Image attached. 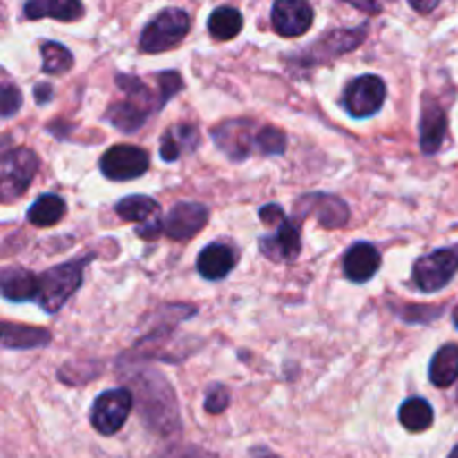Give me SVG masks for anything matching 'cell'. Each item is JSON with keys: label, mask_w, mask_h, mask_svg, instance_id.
Wrapping results in <instances>:
<instances>
[{"label": "cell", "mask_w": 458, "mask_h": 458, "mask_svg": "<svg viewBox=\"0 0 458 458\" xmlns=\"http://www.w3.org/2000/svg\"><path fill=\"white\" fill-rule=\"evenodd\" d=\"M134 387L139 389V407L141 419L150 425L155 432L170 434L182 425L177 414V403L170 385L155 371L134 376Z\"/></svg>", "instance_id": "6da1fadb"}, {"label": "cell", "mask_w": 458, "mask_h": 458, "mask_svg": "<svg viewBox=\"0 0 458 458\" xmlns=\"http://www.w3.org/2000/svg\"><path fill=\"white\" fill-rule=\"evenodd\" d=\"M380 264H383L380 250L374 244H369V242H358V244L349 246V250L343 258L344 276L352 282H356V284L369 282L378 273Z\"/></svg>", "instance_id": "4fadbf2b"}, {"label": "cell", "mask_w": 458, "mask_h": 458, "mask_svg": "<svg viewBox=\"0 0 458 458\" xmlns=\"http://www.w3.org/2000/svg\"><path fill=\"white\" fill-rule=\"evenodd\" d=\"M411 9H416V12L420 13H429L434 12V9L438 7V0H432V3H420V0H411Z\"/></svg>", "instance_id": "8d00e7d4"}, {"label": "cell", "mask_w": 458, "mask_h": 458, "mask_svg": "<svg viewBox=\"0 0 458 458\" xmlns=\"http://www.w3.org/2000/svg\"><path fill=\"white\" fill-rule=\"evenodd\" d=\"M92 258L72 259V262L58 264V267L47 268L38 276V304L43 311L56 313L61 311L63 304L79 291L83 282V268Z\"/></svg>", "instance_id": "7a4b0ae2"}, {"label": "cell", "mask_w": 458, "mask_h": 458, "mask_svg": "<svg viewBox=\"0 0 458 458\" xmlns=\"http://www.w3.org/2000/svg\"><path fill=\"white\" fill-rule=\"evenodd\" d=\"M259 249L267 258L276 259V262H293L302 250V242H300V228L298 224L284 219L277 226L276 235H264L259 240Z\"/></svg>", "instance_id": "5bb4252c"}, {"label": "cell", "mask_w": 458, "mask_h": 458, "mask_svg": "<svg viewBox=\"0 0 458 458\" xmlns=\"http://www.w3.org/2000/svg\"><path fill=\"white\" fill-rule=\"evenodd\" d=\"M85 7L76 0H30L25 4V16L30 21H40V18H56V21L72 22L83 18Z\"/></svg>", "instance_id": "ffe728a7"}, {"label": "cell", "mask_w": 458, "mask_h": 458, "mask_svg": "<svg viewBox=\"0 0 458 458\" xmlns=\"http://www.w3.org/2000/svg\"><path fill=\"white\" fill-rule=\"evenodd\" d=\"M244 18L235 7H217L208 16V31L215 40H233L240 36Z\"/></svg>", "instance_id": "484cf974"}, {"label": "cell", "mask_w": 458, "mask_h": 458, "mask_svg": "<svg viewBox=\"0 0 458 458\" xmlns=\"http://www.w3.org/2000/svg\"><path fill=\"white\" fill-rule=\"evenodd\" d=\"M182 88H183V81L177 72H164V74H159L161 106H165V103H168Z\"/></svg>", "instance_id": "d6a6232c"}, {"label": "cell", "mask_w": 458, "mask_h": 458, "mask_svg": "<svg viewBox=\"0 0 458 458\" xmlns=\"http://www.w3.org/2000/svg\"><path fill=\"white\" fill-rule=\"evenodd\" d=\"M273 30L286 38H295L311 30L313 7L304 0H277L271 9Z\"/></svg>", "instance_id": "8fae6325"}, {"label": "cell", "mask_w": 458, "mask_h": 458, "mask_svg": "<svg viewBox=\"0 0 458 458\" xmlns=\"http://www.w3.org/2000/svg\"><path fill=\"white\" fill-rule=\"evenodd\" d=\"M367 25L353 27V30H338L327 34L325 38H320L318 43H313L307 52H300V61L304 65H318V63H327L335 56H343V54L352 52L353 47L365 40Z\"/></svg>", "instance_id": "9c48e42d"}, {"label": "cell", "mask_w": 458, "mask_h": 458, "mask_svg": "<svg viewBox=\"0 0 458 458\" xmlns=\"http://www.w3.org/2000/svg\"><path fill=\"white\" fill-rule=\"evenodd\" d=\"M398 316L410 325H429L432 320L443 316V307H420V304H410L407 309L398 311Z\"/></svg>", "instance_id": "4dcf8cb0"}, {"label": "cell", "mask_w": 458, "mask_h": 458, "mask_svg": "<svg viewBox=\"0 0 458 458\" xmlns=\"http://www.w3.org/2000/svg\"><path fill=\"white\" fill-rule=\"evenodd\" d=\"M132 405L134 396L125 387L107 389V392L98 394L92 405V411H89L92 428L98 434H103V437H112V434H116L125 425L130 411H132Z\"/></svg>", "instance_id": "8992f818"}, {"label": "cell", "mask_w": 458, "mask_h": 458, "mask_svg": "<svg viewBox=\"0 0 458 458\" xmlns=\"http://www.w3.org/2000/svg\"><path fill=\"white\" fill-rule=\"evenodd\" d=\"M52 97H54L52 85L38 83V85H36V88H34V98H36V103H38V106H45V103H47Z\"/></svg>", "instance_id": "d590c367"}, {"label": "cell", "mask_w": 458, "mask_h": 458, "mask_svg": "<svg viewBox=\"0 0 458 458\" xmlns=\"http://www.w3.org/2000/svg\"><path fill=\"white\" fill-rule=\"evenodd\" d=\"M208 208L199 201H179L164 217V235L170 240H191L208 224Z\"/></svg>", "instance_id": "30bf717a"}, {"label": "cell", "mask_w": 458, "mask_h": 458, "mask_svg": "<svg viewBox=\"0 0 458 458\" xmlns=\"http://www.w3.org/2000/svg\"><path fill=\"white\" fill-rule=\"evenodd\" d=\"M161 206L148 195H130L116 204V215L125 222H134L137 226L159 219Z\"/></svg>", "instance_id": "7402d4cb"}, {"label": "cell", "mask_w": 458, "mask_h": 458, "mask_svg": "<svg viewBox=\"0 0 458 458\" xmlns=\"http://www.w3.org/2000/svg\"><path fill=\"white\" fill-rule=\"evenodd\" d=\"M150 157L143 148L114 146L101 157V173L112 182H132L148 173Z\"/></svg>", "instance_id": "ba28073f"}, {"label": "cell", "mask_w": 458, "mask_h": 458, "mask_svg": "<svg viewBox=\"0 0 458 458\" xmlns=\"http://www.w3.org/2000/svg\"><path fill=\"white\" fill-rule=\"evenodd\" d=\"M255 148L258 152L268 157H276V155H284L286 150V134L282 130L273 128V125H267V128L259 130L255 134Z\"/></svg>", "instance_id": "f1b7e54d"}, {"label": "cell", "mask_w": 458, "mask_h": 458, "mask_svg": "<svg viewBox=\"0 0 458 458\" xmlns=\"http://www.w3.org/2000/svg\"><path fill=\"white\" fill-rule=\"evenodd\" d=\"M52 334L38 327H22L13 322H3V344L4 349H36L47 347Z\"/></svg>", "instance_id": "44dd1931"}, {"label": "cell", "mask_w": 458, "mask_h": 458, "mask_svg": "<svg viewBox=\"0 0 458 458\" xmlns=\"http://www.w3.org/2000/svg\"><path fill=\"white\" fill-rule=\"evenodd\" d=\"M398 420H401V425L407 432L420 434L432 428L434 410L425 398H407L401 405V411H398Z\"/></svg>", "instance_id": "cb8c5ba5"}, {"label": "cell", "mask_w": 458, "mask_h": 458, "mask_svg": "<svg viewBox=\"0 0 458 458\" xmlns=\"http://www.w3.org/2000/svg\"><path fill=\"white\" fill-rule=\"evenodd\" d=\"M447 132L445 110L432 98H425L423 116H420V148L425 155H434L441 150Z\"/></svg>", "instance_id": "2e32d148"}, {"label": "cell", "mask_w": 458, "mask_h": 458, "mask_svg": "<svg viewBox=\"0 0 458 458\" xmlns=\"http://www.w3.org/2000/svg\"><path fill=\"white\" fill-rule=\"evenodd\" d=\"M22 106V94L18 85H13L9 81V76H3V92H0V112H3V119L16 114Z\"/></svg>", "instance_id": "f546056e"}, {"label": "cell", "mask_w": 458, "mask_h": 458, "mask_svg": "<svg viewBox=\"0 0 458 458\" xmlns=\"http://www.w3.org/2000/svg\"><path fill=\"white\" fill-rule=\"evenodd\" d=\"M65 210L67 206L65 201H63V197L54 195V192H45V195H40L38 199L30 206V210H27V219H30L34 226L47 228L61 222Z\"/></svg>", "instance_id": "d4e9b609"}, {"label": "cell", "mask_w": 458, "mask_h": 458, "mask_svg": "<svg viewBox=\"0 0 458 458\" xmlns=\"http://www.w3.org/2000/svg\"><path fill=\"white\" fill-rule=\"evenodd\" d=\"M40 54H43V72L45 74H65V72L72 70L74 65V56H72L70 49L65 45L56 43V40H47L40 47Z\"/></svg>", "instance_id": "83f0119b"}, {"label": "cell", "mask_w": 458, "mask_h": 458, "mask_svg": "<svg viewBox=\"0 0 458 458\" xmlns=\"http://www.w3.org/2000/svg\"><path fill=\"white\" fill-rule=\"evenodd\" d=\"M191 30V16L179 7H168L157 13L141 31L139 49L146 54H159L174 47L186 38Z\"/></svg>", "instance_id": "3957f363"}, {"label": "cell", "mask_w": 458, "mask_h": 458, "mask_svg": "<svg viewBox=\"0 0 458 458\" xmlns=\"http://www.w3.org/2000/svg\"><path fill=\"white\" fill-rule=\"evenodd\" d=\"M237 250L226 244H208L197 258V271L204 280H224L235 268Z\"/></svg>", "instance_id": "e0dca14e"}, {"label": "cell", "mask_w": 458, "mask_h": 458, "mask_svg": "<svg viewBox=\"0 0 458 458\" xmlns=\"http://www.w3.org/2000/svg\"><path fill=\"white\" fill-rule=\"evenodd\" d=\"M148 114H150V112L143 110L141 106H137V103L132 101H125V103H114V106L107 110L106 116L116 130H121V132L125 134H132L146 123Z\"/></svg>", "instance_id": "4316f807"}, {"label": "cell", "mask_w": 458, "mask_h": 458, "mask_svg": "<svg viewBox=\"0 0 458 458\" xmlns=\"http://www.w3.org/2000/svg\"><path fill=\"white\" fill-rule=\"evenodd\" d=\"M259 219H262L264 224H277V226H280V224L286 219V215L284 210H282V206L268 204L259 210Z\"/></svg>", "instance_id": "836d02e7"}, {"label": "cell", "mask_w": 458, "mask_h": 458, "mask_svg": "<svg viewBox=\"0 0 458 458\" xmlns=\"http://www.w3.org/2000/svg\"><path fill=\"white\" fill-rule=\"evenodd\" d=\"M458 273V244L423 255L414 264V284L423 293L445 289Z\"/></svg>", "instance_id": "5b68a950"}, {"label": "cell", "mask_w": 458, "mask_h": 458, "mask_svg": "<svg viewBox=\"0 0 458 458\" xmlns=\"http://www.w3.org/2000/svg\"><path fill=\"white\" fill-rule=\"evenodd\" d=\"M213 141L217 143L219 150L233 161H242L250 155V148L255 146L253 123L246 119L226 121L219 128L213 130Z\"/></svg>", "instance_id": "7c38bea8"}, {"label": "cell", "mask_w": 458, "mask_h": 458, "mask_svg": "<svg viewBox=\"0 0 458 458\" xmlns=\"http://www.w3.org/2000/svg\"><path fill=\"white\" fill-rule=\"evenodd\" d=\"M197 146H199V130L192 123H177L165 130V134L161 137L159 155L161 159L173 164L182 155H188V152L195 150Z\"/></svg>", "instance_id": "ac0fdd59"}, {"label": "cell", "mask_w": 458, "mask_h": 458, "mask_svg": "<svg viewBox=\"0 0 458 458\" xmlns=\"http://www.w3.org/2000/svg\"><path fill=\"white\" fill-rule=\"evenodd\" d=\"M447 458H458V445L454 447V450L450 452V456H447Z\"/></svg>", "instance_id": "60d3db41"}, {"label": "cell", "mask_w": 458, "mask_h": 458, "mask_svg": "<svg viewBox=\"0 0 458 458\" xmlns=\"http://www.w3.org/2000/svg\"><path fill=\"white\" fill-rule=\"evenodd\" d=\"M228 405H231V394H228V389L224 385H213L208 389V394H206V411L208 414H222Z\"/></svg>", "instance_id": "1f68e13d"}, {"label": "cell", "mask_w": 458, "mask_h": 458, "mask_svg": "<svg viewBox=\"0 0 458 458\" xmlns=\"http://www.w3.org/2000/svg\"><path fill=\"white\" fill-rule=\"evenodd\" d=\"M0 286H3V298L9 302H27V300L38 298V277L27 268H3Z\"/></svg>", "instance_id": "d6986e66"}, {"label": "cell", "mask_w": 458, "mask_h": 458, "mask_svg": "<svg viewBox=\"0 0 458 458\" xmlns=\"http://www.w3.org/2000/svg\"><path fill=\"white\" fill-rule=\"evenodd\" d=\"M250 458H282V456H277L276 452H271L268 447H253V450H250Z\"/></svg>", "instance_id": "74e56055"}, {"label": "cell", "mask_w": 458, "mask_h": 458, "mask_svg": "<svg viewBox=\"0 0 458 458\" xmlns=\"http://www.w3.org/2000/svg\"><path fill=\"white\" fill-rule=\"evenodd\" d=\"M164 458H217L208 452L199 450V447H183V450H173L168 452Z\"/></svg>", "instance_id": "e575fe53"}, {"label": "cell", "mask_w": 458, "mask_h": 458, "mask_svg": "<svg viewBox=\"0 0 458 458\" xmlns=\"http://www.w3.org/2000/svg\"><path fill=\"white\" fill-rule=\"evenodd\" d=\"M387 98V85L380 76L362 74L347 85L343 94V107L353 119H369L378 114Z\"/></svg>", "instance_id": "52a82bcc"}, {"label": "cell", "mask_w": 458, "mask_h": 458, "mask_svg": "<svg viewBox=\"0 0 458 458\" xmlns=\"http://www.w3.org/2000/svg\"><path fill=\"white\" fill-rule=\"evenodd\" d=\"M352 7L356 9H365V12H371V13H378L380 12V4H365V3H352Z\"/></svg>", "instance_id": "f35d334b"}, {"label": "cell", "mask_w": 458, "mask_h": 458, "mask_svg": "<svg viewBox=\"0 0 458 458\" xmlns=\"http://www.w3.org/2000/svg\"><path fill=\"white\" fill-rule=\"evenodd\" d=\"M38 170V157L30 148H13L0 159V195L4 201L22 197Z\"/></svg>", "instance_id": "277c9868"}, {"label": "cell", "mask_w": 458, "mask_h": 458, "mask_svg": "<svg viewBox=\"0 0 458 458\" xmlns=\"http://www.w3.org/2000/svg\"><path fill=\"white\" fill-rule=\"evenodd\" d=\"M302 206L304 210H298L300 217H307V213L316 208L325 228H340L349 222V206L335 195H307L298 201V208Z\"/></svg>", "instance_id": "9a60e30c"}, {"label": "cell", "mask_w": 458, "mask_h": 458, "mask_svg": "<svg viewBox=\"0 0 458 458\" xmlns=\"http://www.w3.org/2000/svg\"><path fill=\"white\" fill-rule=\"evenodd\" d=\"M452 320H454V327L458 329V304L454 307V311H452Z\"/></svg>", "instance_id": "ab89813d"}, {"label": "cell", "mask_w": 458, "mask_h": 458, "mask_svg": "<svg viewBox=\"0 0 458 458\" xmlns=\"http://www.w3.org/2000/svg\"><path fill=\"white\" fill-rule=\"evenodd\" d=\"M458 378V344H445L429 362V380L437 387H450Z\"/></svg>", "instance_id": "603a6c76"}]
</instances>
